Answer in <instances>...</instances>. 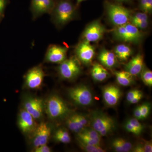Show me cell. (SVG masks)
Returning <instances> with one entry per match:
<instances>
[{"mask_svg": "<svg viewBox=\"0 0 152 152\" xmlns=\"http://www.w3.org/2000/svg\"><path fill=\"white\" fill-rule=\"evenodd\" d=\"M45 110L49 118L53 120L64 118L71 112L64 101L57 95H52L47 99Z\"/></svg>", "mask_w": 152, "mask_h": 152, "instance_id": "obj_1", "label": "cell"}, {"mask_svg": "<svg viewBox=\"0 0 152 152\" xmlns=\"http://www.w3.org/2000/svg\"><path fill=\"white\" fill-rule=\"evenodd\" d=\"M75 7L69 0H61L55 4L52 12V19L56 25L62 26L73 20Z\"/></svg>", "mask_w": 152, "mask_h": 152, "instance_id": "obj_2", "label": "cell"}, {"mask_svg": "<svg viewBox=\"0 0 152 152\" xmlns=\"http://www.w3.org/2000/svg\"><path fill=\"white\" fill-rule=\"evenodd\" d=\"M90 124L102 137L108 135L115 127L112 118L100 112L93 113L90 119Z\"/></svg>", "mask_w": 152, "mask_h": 152, "instance_id": "obj_3", "label": "cell"}, {"mask_svg": "<svg viewBox=\"0 0 152 152\" xmlns=\"http://www.w3.org/2000/svg\"><path fill=\"white\" fill-rule=\"evenodd\" d=\"M106 6L109 20L114 26H123L129 21L132 13L129 9L120 5L110 3H106Z\"/></svg>", "mask_w": 152, "mask_h": 152, "instance_id": "obj_4", "label": "cell"}, {"mask_svg": "<svg viewBox=\"0 0 152 152\" xmlns=\"http://www.w3.org/2000/svg\"><path fill=\"white\" fill-rule=\"evenodd\" d=\"M113 32L114 37L117 39L126 42L138 43L141 41L143 37L139 29L129 23L117 26Z\"/></svg>", "mask_w": 152, "mask_h": 152, "instance_id": "obj_5", "label": "cell"}, {"mask_svg": "<svg viewBox=\"0 0 152 152\" xmlns=\"http://www.w3.org/2000/svg\"><path fill=\"white\" fill-rule=\"evenodd\" d=\"M68 95L74 102L80 106L90 105L94 100L91 91L84 85H80L69 89Z\"/></svg>", "mask_w": 152, "mask_h": 152, "instance_id": "obj_6", "label": "cell"}, {"mask_svg": "<svg viewBox=\"0 0 152 152\" xmlns=\"http://www.w3.org/2000/svg\"><path fill=\"white\" fill-rule=\"evenodd\" d=\"M59 74L62 78L72 80L76 78L81 72V67L78 60L75 57L66 59L60 64L58 68Z\"/></svg>", "mask_w": 152, "mask_h": 152, "instance_id": "obj_7", "label": "cell"}, {"mask_svg": "<svg viewBox=\"0 0 152 152\" xmlns=\"http://www.w3.org/2000/svg\"><path fill=\"white\" fill-rule=\"evenodd\" d=\"M23 109L35 119H40L43 115L45 103L40 98L28 96L24 100Z\"/></svg>", "mask_w": 152, "mask_h": 152, "instance_id": "obj_8", "label": "cell"}, {"mask_svg": "<svg viewBox=\"0 0 152 152\" xmlns=\"http://www.w3.org/2000/svg\"><path fill=\"white\" fill-rule=\"evenodd\" d=\"M45 73L40 66L34 67L25 76V86L32 90L39 89L42 86Z\"/></svg>", "mask_w": 152, "mask_h": 152, "instance_id": "obj_9", "label": "cell"}, {"mask_svg": "<svg viewBox=\"0 0 152 152\" xmlns=\"http://www.w3.org/2000/svg\"><path fill=\"white\" fill-rule=\"evenodd\" d=\"M106 31L105 28L99 21H94L85 29L83 37L84 40L89 42H97L102 38Z\"/></svg>", "mask_w": 152, "mask_h": 152, "instance_id": "obj_10", "label": "cell"}, {"mask_svg": "<svg viewBox=\"0 0 152 152\" xmlns=\"http://www.w3.org/2000/svg\"><path fill=\"white\" fill-rule=\"evenodd\" d=\"M32 143L34 148L47 145L51 135V129L46 123L42 122L37 125L32 133Z\"/></svg>", "mask_w": 152, "mask_h": 152, "instance_id": "obj_11", "label": "cell"}, {"mask_svg": "<svg viewBox=\"0 0 152 152\" xmlns=\"http://www.w3.org/2000/svg\"><path fill=\"white\" fill-rule=\"evenodd\" d=\"M76 54L80 61L85 64H89L92 62L94 57V47L89 42L83 40L76 48Z\"/></svg>", "mask_w": 152, "mask_h": 152, "instance_id": "obj_12", "label": "cell"}, {"mask_svg": "<svg viewBox=\"0 0 152 152\" xmlns=\"http://www.w3.org/2000/svg\"><path fill=\"white\" fill-rule=\"evenodd\" d=\"M18 124L19 129L25 134H32L37 126L35 119L23 108L19 113Z\"/></svg>", "mask_w": 152, "mask_h": 152, "instance_id": "obj_13", "label": "cell"}, {"mask_svg": "<svg viewBox=\"0 0 152 152\" xmlns=\"http://www.w3.org/2000/svg\"><path fill=\"white\" fill-rule=\"evenodd\" d=\"M68 48L65 47L53 45L49 47L46 53L45 61L61 64L66 59Z\"/></svg>", "mask_w": 152, "mask_h": 152, "instance_id": "obj_14", "label": "cell"}, {"mask_svg": "<svg viewBox=\"0 0 152 152\" xmlns=\"http://www.w3.org/2000/svg\"><path fill=\"white\" fill-rule=\"evenodd\" d=\"M54 0H31V11L33 18L44 14H51L55 6Z\"/></svg>", "mask_w": 152, "mask_h": 152, "instance_id": "obj_15", "label": "cell"}, {"mask_svg": "<svg viewBox=\"0 0 152 152\" xmlns=\"http://www.w3.org/2000/svg\"><path fill=\"white\" fill-rule=\"evenodd\" d=\"M103 98L107 105L114 107L118 102L121 92L118 87L115 85H109L104 87L102 90Z\"/></svg>", "mask_w": 152, "mask_h": 152, "instance_id": "obj_16", "label": "cell"}, {"mask_svg": "<svg viewBox=\"0 0 152 152\" xmlns=\"http://www.w3.org/2000/svg\"><path fill=\"white\" fill-rule=\"evenodd\" d=\"M144 68V58L141 54L138 53L133 57L125 66V71L134 76H138Z\"/></svg>", "mask_w": 152, "mask_h": 152, "instance_id": "obj_17", "label": "cell"}, {"mask_svg": "<svg viewBox=\"0 0 152 152\" xmlns=\"http://www.w3.org/2000/svg\"><path fill=\"white\" fill-rule=\"evenodd\" d=\"M98 59L104 66L109 69L114 67L117 64V58L114 53L106 49L101 51Z\"/></svg>", "mask_w": 152, "mask_h": 152, "instance_id": "obj_18", "label": "cell"}, {"mask_svg": "<svg viewBox=\"0 0 152 152\" xmlns=\"http://www.w3.org/2000/svg\"><path fill=\"white\" fill-rule=\"evenodd\" d=\"M91 75L94 80L98 82L104 80L110 76L107 69L98 63L94 64L91 71Z\"/></svg>", "mask_w": 152, "mask_h": 152, "instance_id": "obj_19", "label": "cell"}, {"mask_svg": "<svg viewBox=\"0 0 152 152\" xmlns=\"http://www.w3.org/2000/svg\"><path fill=\"white\" fill-rule=\"evenodd\" d=\"M132 52L130 47L124 44L118 45L114 49V54L117 58L121 61H127L132 54Z\"/></svg>", "mask_w": 152, "mask_h": 152, "instance_id": "obj_20", "label": "cell"}, {"mask_svg": "<svg viewBox=\"0 0 152 152\" xmlns=\"http://www.w3.org/2000/svg\"><path fill=\"white\" fill-rule=\"evenodd\" d=\"M112 148L117 152H128L132 148V144L125 139L118 138L114 140L112 142Z\"/></svg>", "mask_w": 152, "mask_h": 152, "instance_id": "obj_21", "label": "cell"}, {"mask_svg": "<svg viewBox=\"0 0 152 152\" xmlns=\"http://www.w3.org/2000/svg\"><path fill=\"white\" fill-rule=\"evenodd\" d=\"M118 83L123 86H128L133 83V76L126 71H116L114 72Z\"/></svg>", "mask_w": 152, "mask_h": 152, "instance_id": "obj_22", "label": "cell"}, {"mask_svg": "<svg viewBox=\"0 0 152 152\" xmlns=\"http://www.w3.org/2000/svg\"><path fill=\"white\" fill-rule=\"evenodd\" d=\"M54 138L55 140L64 144L69 143L71 141L69 132L64 129H60L56 131Z\"/></svg>", "mask_w": 152, "mask_h": 152, "instance_id": "obj_23", "label": "cell"}, {"mask_svg": "<svg viewBox=\"0 0 152 152\" xmlns=\"http://www.w3.org/2000/svg\"><path fill=\"white\" fill-rule=\"evenodd\" d=\"M66 124L69 130L72 132L78 133L82 131L79 124L76 114L71 115L67 119Z\"/></svg>", "mask_w": 152, "mask_h": 152, "instance_id": "obj_24", "label": "cell"}, {"mask_svg": "<svg viewBox=\"0 0 152 152\" xmlns=\"http://www.w3.org/2000/svg\"><path fill=\"white\" fill-rule=\"evenodd\" d=\"M79 145L82 149L88 152H104L105 151L101 148L100 146L94 145L83 142L78 140Z\"/></svg>", "mask_w": 152, "mask_h": 152, "instance_id": "obj_25", "label": "cell"}, {"mask_svg": "<svg viewBox=\"0 0 152 152\" xmlns=\"http://www.w3.org/2000/svg\"><path fill=\"white\" fill-rule=\"evenodd\" d=\"M80 132L88 136L93 140L101 143V137H102L93 128L86 127Z\"/></svg>", "mask_w": 152, "mask_h": 152, "instance_id": "obj_26", "label": "cell"}, {"mask_svg": "<svg viewBox=\"0 0 152 152\" xmlns=\"http://www.w3.org/2000/svg\"><path fill=\"white\" fill-rule=\"evenodd\" d=\"M141 76L142 80L147 86L152 87V72L151 71L147 69H143Z\"/></svg>", "mask_w": 152, "mask_h": 152, "instance_id": "obj_27", "label": "cell"}, {"mask_svg": "<svg viewBox=\"0 0 152 152\" xmlns=\"http://www.w3.org/2000/svg\"><path fill=\"white\" fill-rule=\"evenodd\" d=\"M77 138L78 140L80 141L89 144V145H94L100 146V142H99L97 141L93 140L88 136L80 132L77 133Z\"/></svg>", "mask_w": 152, "mask_h": 152, "instance_id": "obj_28", "label": "cell"}, {"mask_svg": "<svg viewBox=\"0 0 152 152\" xmlns=\"http://www.w3.org/2000/svg\"><path fill=\"white\" fill-rule=\"evenodd\" d=\"M140 8L147 14H150L152 11V0H140Z\"/></svg>", "mask_w": 152, "mask_h": 152, "instance_id": "obj_29", "label": "cell"}, {"mask_svg": "<svg viewBox=\"0 0 152 152\" xmlns=\"http://www.w3.org/2000/svg\"><path fill=\"white\" fill-rule=\"evenodd\" d=\"M148 14L145 12H138L134 15H132L129 21H130L131 23H133L137 22L148 21Z\"/></svg>", "mask_w": 152, "mask_h": 152, "instance_id": "obj_30", "label": "cell"}, {"mask_svg": "<svg viewBox=\"0 0 152 152\" xmlns=\"http://www.w3.org/2000/svg\"><path fill=\"white\" fill-rule=\"evenodd\" d=\"M76 115L80 127L82 130H83L89 124L90 120H89L86 116H85L83 114H76Z\"/></svg>", "mask_w": 152, "mask_h": 152, "instance_id": "obj_31", "label": "cell"}, {"mask_svg": "<svg viewBox=\"0 0 152 152\" xmlns=\"http://www.w3.org/2000/svg\"><path fill=\"white\" fill-rule=\"evenodd\" d=\"M140 107L141 113L143 119L146 118L148 116L151 110V106L148 103L143 104Z\"/></svg>", "mask_w": 152, "mask_h": 152, "instance_id": "obj_32", "label": "cell"}, {"mask_svg": "<svg viewBox=\"0 0 152 152\" xmlns=\"http://www.w3.org/2000/svg\"><path fill=\"white\" fill-rule=\"evenodd\" d=\"M133 126L136 128L137 129L140 131L141 133L142 132L143 130L144 126L140 123L139 121L137 119L135 118L130 119L128 121Z\"/></svg>", "mask_w": 152, "mask_h": 152, "instance_id": "obj_33", "label": "cell"}, {"mask_svg": "<svg viewBox=\"0 0 152 152\" xmlns=\"http://www.w3.org/2000/svg\"><path fill=\"white\" fill-rule=\"evenodd\" d=\"M124 127L126 130L128 131V132L132 133V134H135L136 135H139L141 134V133L140 131L138 130L134 126H133L128 121L125 124Z\"/></svg>", "mask_w": 152, "mask_h": 152, "instance_id": "obj_34", "label": "cell"}, {"mask_svg": "<svg viewBox=\"0 0 152 152\" xmlns=\"http://www.w3.org/2000/svg\"><path fill=\"white\" fill-rule=\"evenodd\" d=\"M141 92H142L141 91L137 89H134L129 91L127 95V100L130 102L138 94L140 93Z\"/></svg>", "mask_w": 152, "mask_h": 152, "instance_id": "obj_35", "label": "cell"}, {"mask_svg": "<svg viewBox=\"0 0 152 152\" xmlns=\"http://www.w3.org/2000/svg\"><path fill=\"white\" fill-rule=\"evenodd\" d=\"M134 26L137 28L140 29H144L146 28L148 25V20L137 22V23H131Z\"/></svg>", "mask_w": 152, "mask_h": 152, "instance_id": "obj_36", "label": "cell"}, {"mask_svg": "<svg viewBox=\"0 0 152 152\" xmlns=\"http://www.w3.org/2000/svg\"><path fill=\"white\" fill-rule=\"evenodd\" d=\"M34 152H51V150L47 145H44L35 148Z\"/></svg>", "mask_w": 152, "mask_h": 152, "instance_id": "obj_37", "label": "cell"}, {"mask_svg": "<svg viewBox=\"0 0 152 152\" xmlns=\"http://www.w3.org/2000/svg\"><path fill=\"white\" fill-rule=\"evenodd\" d=\"M134 152H145L143 144H138L132 149Z\"/></svg>", "mask_w": 152, "mask_h": 152, "instance_id": "obj_38", "label": "cell"}, {"mask_svg": "<svg viewBox=\"0 0 152 152\" xmlns=\"http://www.w3.org/2000/svg\"><path fill=\"white\" fill-rule=\"evenodd\" d=\"M134 116L135 118L138 120H143L141 113L140 107V106L137 107L134 112Z\"/></svg>", "mask_w": 152, "mask_h": 152, "instance_id": "obj_39", "label": "cell"}, {"mask_svg": "<svg viewBox=\"0 0 152 152\" xmlns=\"http://www.w3.org/2000/svg\"><path fill=\"white\" fill-rule=\"evenodd\" d=\"M144 145L145 152H152V143L151 141H144Z\"/></svg>", "mask_w": 152, "mask_h": 152, "instance_id": "obj_40", "label": "cell"}, {"mask_svg": "<svg viewBox=\"0 0 152 152\" xmlns=\"http://www.w3.org/2000/svg\"><path fill=\"white\" fill-rule=\"evenodd\" d=\"M143 96V93L142 92H141L140 93L138 94L129 103L131 104H135L137 103L138 102H139L142 99Z\"/></svg>", "mask_w": 152, "mask_h": 152, "instance_id": "obj_41", "label": "cell"}, {"mask_svg": "<svg viewBox=\"0 0 152 152\" xmlns=\"http://www.w3.org/2000/svg\"><path fill=\"white\" fill-rule=\"evenodd\" d=\"M6 5V0H0V14L3 15Z\"/></svg>", "mask_w": 152, "mask_h": 152, "instance_id": "obj_42", "label": "cell"}, {"mask_svg": "<svg viewBox=\"0 0 152 152\" xmlns=\"http://www.w3.org/2000/svg\"><path fill=\"white\" fill-rule=\"evenodd\" d=\"M117 1L118 2L120 3L126 2L129 1L130 0H115Z\"/></svg>", "mask_w": 152, "mask_h": 152, "instance_id": "obj_43", "label": "cell"}, {"mask_svg": "<svg viewBox=\"0 0 152 152\" xmlns=\"http://www.w3.org/2000/svg\"><path fill=\"white\" fill-rule=\"evenodd\" d=\"M77 3L78 4H80V3L83 1H84V0H77Z\"/></svg>", "mask_w": 152, "mask_h": 152, "instance_id": "obj_44", "label": "cell"}, {"mask_svg": "<svg viewBox=\"0 0 152 152\" xmlns=\"http://www.w3.org/2000/svg\"><path fill=\"white\" fill-rule=\"evenodd\" d=\"M2 15H1V14H0V18H1V17Z\"/></svg>", "mask_w": 152, "mask_h": 152, "instance_id": "obj_45", "label": "cell"}]
</instances>
